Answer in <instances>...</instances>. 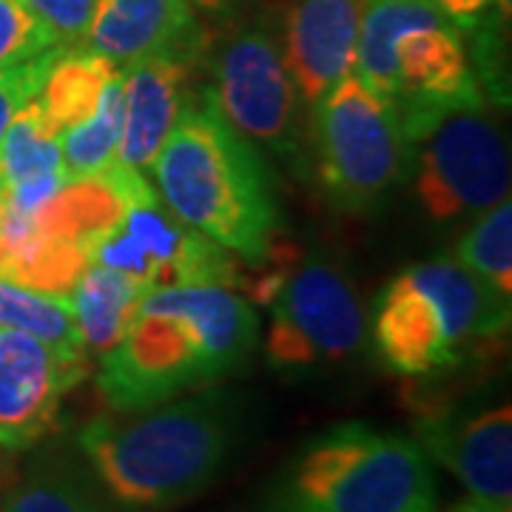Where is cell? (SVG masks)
I'll return each mask as SVG.
<instances>
[{
    "label": "cell",
    "mask_w": 512,
    "mask_h": 512,
    "mask_svg": "<svg viewBox=\"0 0 512 512\" xmlns=\"http://www.w3.org/2000/svg\"><path fill=\"white\" fill-rule=\"evenodd\" d=\"M268 365L285 376H311L348 362L365 342V311L350 279L328 259H308L274 293Z\"/></svg>",
    "instance_id": "52a82bcc"
},
{
    "label": "cell",
    "mask_w": 512,
    "mask_h": 512,
    "mask_svg": "<svg viewBox=\"0 0 512 512\" xmlns=\"http://www.w3.org/2000/svg\"><path fill=\"white\" fill-rule=\"evenodd\" d=\"M120 131H123V72L117 69L100 94V103L92 117L60 131V154L69 180L106 171L117 160Z\"/></svg>",
    "instance_id": "ffe728a7"
},
{
    "label": "cell",
    "mask_w": 512,
    "mask_h": 512,
    "mask_svg": "<svg viewBox=\"0 0 512 512\" xmlns=\"http://www.w3.org/2000/svg\"><path fill=\"white\" fill-rule=\"evenodd\" d=\"M365 0H293L282 57L302 103L311 109L356 63Z\"/></svg>",
    "instance_id": "4fadbf2b"
},
{
    "label": "cell",
    "mask_w": 512,
    "mask_h": 512,
    "mask_svg": "<svg viewBox=\"0 0 512 512\" xmlns=\"http://www.w3.org/2000/svg\"><path fill=\"white\" fill-rule=\"evenodd\" d=\"M197 12H208V15H228L234 6H239L242 0H188Z\"/></svg>",
    "instance_id": "83f0119b"
},
{
    "label": "cell",
    "mask_w": 512,
    "mask_h": 512,
    "mask_svg": "<svg viewBox=\"0 0 512 512\" xmlns=\"http://www.w3.org/2000/svg\"><path fill=\"white\" fill-rule=\"evenodd\" d=\"M239 410L222 390L92 419L77 433L97 484L126 510L160 512L200 495L234 450Z\"/></svg>",
    "instance_id": "3957f363"
},
{
    "label": "cell",
    "mask_w": 512,
    "mask_h": 512,
    "mask_svg": "<svg viewBox=\"0 0 512 512\" xmlns=\"http://www.w3.org/2000/svg\"><path fill=\"white\" fill-rule=\"evenodd\" d=\"M0 328L23 330L63 356L89 359L74 316L72 296L32 291L0 276Z\"/></svg>",
    "instance_id": "d6986e66"
},
{
    "label": "cell",
    "mask_w": 512,
    "mask_h": 512,
    "mask_svg": "<svg viewBox=\"0 0 512 512\" xmlns=\"http://www.w3.org/2000/svg\"><path fill=\"white\" fill-rule=\"evenodd\" d=\"M60 46L23 0H0V69Z\"/></svg>",
    "instance_id": "603a6c76"
},
{
    "label": "cell",
    "mask_w": 512,
    "mask_h": 512,
    "mask_svg": "<svg viewBox=\"0 0 512 512\" xmlns=\"http://www.w3.org/2000/svg\"><path fill=\"white\" fill-rule=\"evenodd\" d=\"M262 512H439V481L416 439L345 421L291 458Z\"/></svg>",
    "instance_id": "277c9868"
},
{
    "label": "cell",
    "mask_w": 512,
    "mask_h": 512,
    "mask_svg": "<svg viewBox=\"0 0 512 512\" xmlns=\"http://www.w3.org/2000/svg\"><path fill=\"white\" fill-rule=\"evenodd\" d=\"M413 171L421 208L439 222L510 197V151L484 106L444 114L413 148Z\"/></svg>",
    "instance_id": "9c48e42d"
},
{
    "label": "cell",
    "mask_w": 512,
    "mask_h": 512,
    "mask_svg": "<svg viewBox=\"0 0 512 512\" xmlns=\"http://www.w3.org/2000/svg\"><path fill=\"white\" fill-rule=\"evenodd\" d=\"M498 6L504 9V15H510V0H498Z\"/></svg>",
    "instance_id": "4dcf8cb0"
},
{
    "label": "cell",
    "mask_w": 512,
    "mask_h": 512,
    "mask_svg": "<svg viewBox=\"0 0 512 512\" xmlns=\"http://www.w3.org/2000/svg\"><path fill=\"white\" fill-rule=\"evenodd\" d=\"M18 476H20L18 453H12V450L0 447V498H3V493L18 481Z\"/></svg>",
    "instance_id": "4316f807"
},
{
    "label": "cell",
    "mask_w": 512,
    "mask_h": 512,
    "mask_svg": "<svg viewBox=\"0 0 512 512\" xmlns=\"http://www.w3.org/2000/svg\"><path fill=\"white\" fill-rule=\"evenodd\" d=\"M117 66L86 46H63L37 92V106L49 128L60 134L89 120Z\"/></svg>",
    "instance_id": "ac0fdd59"
},
{
    "label": "cell",
    "mask_w": 512,
    "mask_h": 512,
    "mask_svg": "<svg viewBox=\"0 0 512 512\" xmlns=\"http://www.w3.org/2000/svg\"><path fill=\"white\" fill-rule=\"evenodd\" d=\"M441 15L453 20L461 32H473L493 0H430Z\"/></svg>",
    "instance_id": "484cf974"
},
{
    "label": "cell",
    "mask_w": 512,
    "mask_h": 512,
    "mask_svg": "<svg viewBox=\"0 0 512 512\" xmlns=\"http://www.w3.org/2000/svg\"><path fill=\"white\" fill-rule=\"evenodd\" d=\"M211 72L208 92L242 137L305 163L308 106L293 86L279 40L265 26H242L225 37Z\"/></svg>",
    "instance_id": "ba28073f"
},
{
    "label": "cell",
    "mask_w": 512,
    "mask_h": 512,
    "mask_svg": "<svg viewBox=\"0 0 512 512\" xmlns=\"http://www.w3.org/2000/svg\"><path fill=\"white\" fill-rule=\"evenodd\" d=\"M308 151L322 197L339 214H373L413 171L396 106L353 72L311 106Z\"/></svg>",
    "instance_id": "8992f818"
},
{
    "label": "cell",
    "mask_w": 512,
    "mask_h": 512,
    "mask_svg": "<svg viewBox=\"0 0 512 512\" xmlns=\"http://www.w3.org/2000/svg\"><path fill=\"white\" fill-rule=\"evenodd\" d=\"M450 512H493V510H487L484 504H478V501H473V498H467V501H461V504L453 507Z\"/></svg>",
    "instance_id": "f1b7e54d"
},
{
    "label": "cell",
    "mask_w": 512,
    "mask_h": 512,
    "mask_svg": "<svg viewBox=\"0 0 512 512\" xmlns=\"http://www.w3.org/2000/svg\"><path fill=\"white\" fill-rule=\"evenodd\" d=\"M60 46H83L100 0H23Z\"/></svg>",
    "instance_id": "d4e9b609"
},
{
    "label": "cell",
    "mask_w": 512,
    "mask_h": 512,
    "mask_svg": "<svg viewBox=\"0 0 512 512\" xmlns=\"http://www.w3.org/2000/svg\"><path fill=\"white\" fill-rule=\"evenodd\" d=\"M456 259L493 291L512 299V205L510 197L481 211L461 237Z\"/></svg>",
    "instance_id": "7402d4cb"
},
{
    "label": "cell",
    "mask_w": 512,
    "mask_h": 512,
    "mask_svg": "<svg viewBox=\"0 0 512 512\" xmlns=\"http://www.w3.org/2000/svg\"><path fill=\"white\" fill-rule=\"evenodd\" d=\"M259 342L242 293L220 285H168L140 302L117 348L100 359L97 393L111 413H134L237 373Z\"/></svg>",
    "instance_id": "6da1fadb"
},
{
    "label": "cell",
    "mask_w": 512,
    "mask_h": 512,
    "mask_svg": "<svg viewBox=\"0 0 512 512\" xmlns=\"http://www.w3.org/2000/svg\"><path fill=\"white\" fill-rule=\"evenodd\" d=\"M512 302L470 274L456 256L419 262L376 299L373 342L387 370L430 376L456 367L464 350L510 328Z\"/></svg>",
    "instance_id": "5b68a950"
},
{
    "label": "cell",
    "mask_w": 512,
    "mask_h": 512,
    "mask_svg": "<svg viewBox=\"0 0 512 512\" xmlns=\"http://www.w3.org/2000/svg\"><path fill=\"white\" fill-rule=\"evenodd\" d=\"M60 49L63 46H55L43 55L0 69V143H3V134L12 126V120L18 117V111L37 97L43 80H46V72L60 55Z\"/></svg>",
    "instance_id": "cb8c5ba5"
},
{
    "label": "cell",
    "mask_w": 512,
    "mask_h": 512,
    "mask_svg": "<svg viewBox=\"0 0 512 512\" xmlns=\"http://www.w3.org/2000/svg\"><path fill=\"white\" fill-rule=\"evenodd\" d=\"M83 46L117 69L154 57L194 66L208 37L188 0H100Z\"/></svg>",
    "instance_id": "7c38bea8"
},
{
    "label": "cell",
    "mask_w": 512,
    "mask_h": 512,
    "mask_svg": "<svg viewBox=\"0 0 512 512\" xmlns=\"http://www.w3.org/2000/svg\"><path fill=\"white\" fill-rule=\"evenodd\" d=\"M146 293L148 288L140 279L100 262H92L83 271L72 291V305L89 356L103 359L111 348L120 345Z\"/></svg>",
    "instance_id": "2e32d148"
},
{
    "label": "cell",
    "mask_w": 512,
    "mask_h": 512,
    "mask_svg": "<svg viewBox=\"0 0 512 512\" xmlns=\"http://www.w3.org/2000/svg\"><path fill=\"white\" fill-rule=\"evenodd\" d=\"M154 177L177 220L245 265L262 268L282 256V211L271 168L225 120L208 89L188 97L154 160Z\"/></svg>",
    "instance_id": "7a4b0ae2"
},
{
    "label": "cell",
    "mask_w": 512,
    "mask_h": 512,
    "mask_svg": "<svg viewBox=\"0 0 512 512\" xmlns=\"http://www.w3.org/2000/svg\"><path fill=\"white\" fill-rule=\"evenodd\" d=\"M416 441L487 510H507L512 498L510 404L481 410H430L416 416Z\"/></svg>",
    "instance_id": "8fae6325"
},
{
    "label": "cell",
    "mask_w": 512,
    "mask_h": 512,
    "mask_svg": "<svg viewBox=\"0 0 512 512\" xmlns=\"http://www.w3.org/2000/svg\"><path fill=\"white\" fill-rule=\"evenodd\" d=\"M0 171L6 180V191L20 185L37 183L55 174H66L60 154V134H55L37 100L26 103L12 120L0 143Z\"/></svg>",
    "instance_id": "44dd1931"
},
{
    "label": "cell",
    "mask_w": 512,
    "mask_h": 512,
    "mask_svg": "<svg viewBox=\"0 0 512 512\" xmlns=\"http://www.w3.org/2000/svg\"><path fill=\"white\" fill-rule=\"evenodd\" d=\"M89 464L66 453L40 456L3 493L0 512H109Z\"/></svg>",
    "instance_id": "e0dca14e"
},
{
    "label": "cell",
    "mask_w": 512,
    "mask_h": 512,
    "mask_svg": "<svg viewBox=\"0 0 512 512\" xmlns=\"http://www.w3.org/2000/svg\"><path fill=\"white\" fill-rule=\"evenodd\" d=\"M89 376V359L63 356L15 328H0V447L23 453L52 436L66 393Z\"/></svg>",
    "instance_id": "30bf717a"
},
{
    "label": "cell",
    "mask_w": 512,
    "mask_h": 512,
    "mask_svg": "<svg viewBox=\"0 0 512 512\" xmlns=\"http://www.w3.org/2000/svg\"><path fill=\"white\" fill-rule=\"evenodd\" d=\"M123 72V131L114 163L146 171L154 165L188 103L191 66L180 60H140Z\"/></svg>",
    "instance_id": "9a60e30c"
},
{
    "label": "cell",
    "mask_w": 512,
    "mask_h": 512,
    "mask_svg": "<svg viewBox=\"0 0 512 512\" xmlns=\"http://www.w3.org/2000/svg\"><path fill=\"white\" fill-rule=\"evenodd\" d=\"M154 188L143 171L111 163L100 174L72 177L40 211H35V228L46 237L83 248L92 256L94 248L120 228L128 208L154 200Z\"/></svg>",
    "instance_id": "5bb4252c"
},
{
    "label": "cell",
    "mask_w": 512,
    "mask_h": 512,
    "mask_svg": "<svg viewBox=\"0 0 512 512\" xmlns=\"http://www.w3.org/2000/svg\"><path fill=\"white\" fill-rule=\"evenodd\" d=\"M3 205H6V180H3V171H0V214H3Z\"/></svg>",
    "instance_id": "f546056e"
}]
</instances>
